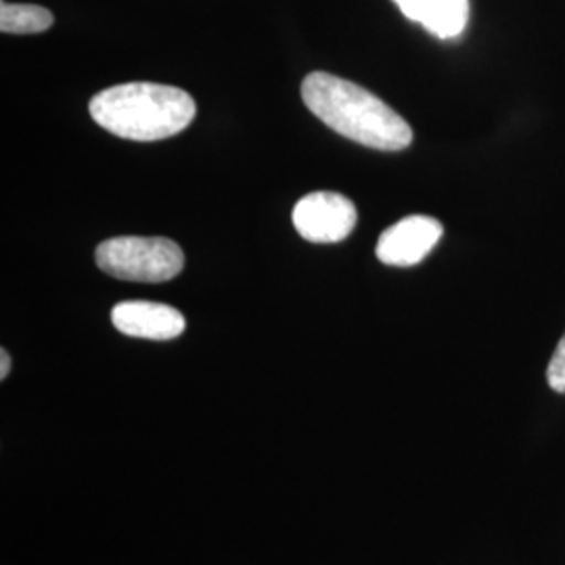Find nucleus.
Masks as SVG:
<instances>
[{
  "label": "nucleus",
  "instance_id": "1",
  "mask_svg": "<svg viewBox=\"0 0 565 565\" xmlns=\"http://www.w3.org/2000/svg\"><path fill=\"white\" fill-rule=\"evenodd\" d=\"M306 107L350 141L380 151H403L413 142V130L380 97L354 82L315 72L302 82Z\"/></svg>",
  "mask_w": 565,
  "mask_h": 565
},
{
  "label": "nucleus",
  "instance_id": "7",
  "mask_svg": "<svg viewBox=\"0 0 565 565\" xmlns=\"http://www.w3.org/2000/svg\"><path fill=\"white\" fill-rule=\"evenodd\" d=\"M406 20L424 25L443 41L461 36L469 21V0H392Z\"/></svg>",
  "mask_w": 565,
  "mask_h": 565
},
{
  "label": "nucleus",
  "instance_id": "9",
  "mask_svg": "<svg viewBox=\"0 0 565 565\" xmlns=\"http://www.w3.org/2000/svg\"><path fill=\"white\" fill-rule=\"evenodd\" d=\"M546 382L553 392L565 394V335L559 340L553 356H551V363L546 369Z\"/></svg>",
  "mask_w": 565,
  "mask_h": 565
},
{
  "label": "nucleus",
  "instance_id": "8",
  "mask_svg": "<svg viewBox=\"0 0 565 565\" xmlns=\"http://www.w3.org/2000/svg\"><path fill=\"white\" fill-rule=\"evenodd\" d=\"M53 25V13L36 4H0V30L4 34H41Z\"/></svg>",
  "mask_w": 565,
  "mask_h": 565
},
{
  "label": "nucleus",
  "instance_id": "10",
  "mask_svg": "<svg viewBox=\"0 0 565 565\" xmlns=\"http://www.w3.org/2000/svg\"><path fill=\"white\" fill-rule=\"evenodd\" d=\"M9 371H11V359H9L7 350H2L0 352V380H4L9 375Z\"/></svg>",
  "mask_w": 565,
  "mask_h": 565
},
{
  "label": "nucleus",
  "instance_id": "3",
  "mask_svg": "<svg viewBox=\"0 0 565 565\" xmlns=\"http://www.w3.org/2000/svg\"><path fill=\"white\" fill-rule=\"evenodd\" d=\"M103 273L121 281L163 282L181 275L184 254L163 237H116L95 252Z\"/></svg>",
  "mask_w": 565,
  "mask_h": 565
},
{
  "label": "nucleus",
  "instance_id": "6",
  "mask_svg": "<svg viewBox=\"0 0 565 565\" xmlns=\"http://www.w3.org/2000/svg\"><path fill=\"white\" fill-rule=\"evenodd\" d=\"M111 323L139 340L168 342L184 331V317L177 308L158 302H121L111 310Z\"/></svg>",
  "mask_w": 565,
  "mask_h": 565
},
{
  "label": "nucleus",
  "instance_id": "5",
  "mask_svg": "<svg viewBox=\"0 0 565 565\" xmlns=\"http://www.w3.org/2000/svg\"><path fill=\"white\" fill-rule=\"evenodd\" d=\"M443 224L431 216H408L385 228L375 247V254L387 266H415L443 239Z\"/></svg>",
  "mask_w": 565,
  "mask_h": 565
},
{
  "label": "nucleus",
  "instance_id": "2",
  "mask_svg": "<svg viewBox=\"0 0 565 565\" xmlns=\"http://www.w3.org/2000/svg\"><path fill=\"white\" fill-rule=\"evenodd\" d=\"M90 116L107 132L128 141H162L195 120L198 105L177 86L130 82L90 99Z\"/></svg>",
  "mask_w": 565,
  "mask_h": 565
},
{
  "label": "nucleus",
  "instance_id": "4",
  "mask_svg": "<svg viewBox=\"0 0 565 565\" xmlns=\"http://www.w3.org/2000/svg\"><path fill=\"white\" fill-rule=\"evenodd\" d=\"M291 221L306 242L338 243L354 231L359 214L340 193L317 191L296 203Z\"/></svg>",
  "mask_w": 565,
  "mask_h": 565
}]
</instances>
